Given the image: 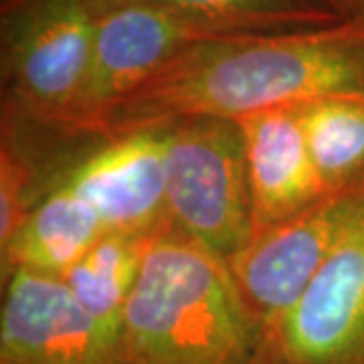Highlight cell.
I'll list each match as a JSON object with an SVG mask.
<instances>
[{"label": "cell", "mask_w": 364, "mask_h": 364, "mask_svg": "<svg viewBox=\"0 0 364 364\" xmlns=\"http://www.w3.org/2000/svg\"><path fill=\"white\" fill-rule=\"evenodd\" d=\"M328 97H364V16L322 28L203 41L117 105L100 138L191 117L245 119Z\"/></svg>", "instance_id": "1"}, {"label": "cell", "mask_w": 364, "mask_h": 364, "mask_svg": "<svg viewBox=\"0 0 364 364\" xmlns=\"http://www.w3.org/2000/svg\"><path fill=\"white\" fill-rule=\"evenodd\" d=\"M261 340L229 265L172 225L158 231L124 310V364H253Z\"/></svg>", "instance_id": "2"}, {"label": "cell", "mask_w": 364, "mask_h": 364, "mask_svg": "<svg viewBox=\"0 0 364 364\" xmlns=\"http://www.w3.org/2000/svg\"><path fill=\"white\" fill-rule=\"evenodd\" d=\"M90 0H0L2 119L59 132L87 75Z\"/></svg>", "instance_id": "3"}, {"label": "cell", "mask_w": 364, "mask_h": 364, "mask_svg": "<svg viewBox=\"0 0 364 364\" xmlns=\"http://www.w3.org/2000/svg\"><path fill=\"white\" fill-rule=\"evenodd\" d=\"M166 128L170 225L229 265L253 235L243 128L225 117H191Z\"/></svg>", "instance_id": "4"}, {"label": "cell", "mask_w": 364, "mask_h": 364, "mask_svg": "<svg viewBox=\"0 0 364 364\" xmlns=\"http://www.w3.org/2000/svg\"><path fill=\"white\" fill-rule=\"evenodd\" d=\"M237 37L148 6L97 13L87 75L59 134L100 140L109 114L132 91L203 41Z\"/></svg>", "instance_id": "5"}, {"label": "cell", "mask_w": 364, "mask_h": 364, "mask_svg": "<svg viewBox=\"0 0 364 364\" xmlns=\"http://www.w3.org/2000/svg\"><path fill=\"white\" fill-rule=\"evenodd\" d=\"M253 364H364V191L312 284L263 326Z\"/></svg>", "instance_id": "6"}, {"label": "cell", "mask_w": 364, "mask_h": 364, "mask_svg": "<svg viewBox=\"0 0 364 364\" xmlns=\"http://www.w3.org/2000/svg\"><path fill=\"white\" fill-rule=\"evenodd\" d=\"M364 186L324 196L310 208L251 235L229 263L235 284L263 326L301 298L350 219Z\"/></svg>", "instance_id": "7"}, {"label": "cell", "mask_w": 364, "mask_h": 364, "mask_svg": "<svg viewBox=\"0 0 364 364\" xmlns=\"http://www.w3.org/2000/svg\"><path fill=\"white\" fill-rule=\"evenodd\" d=\"M2 286L0 364H124L122 340L61 277L16 269Z\"/></svg>", "instance_id": "8"}, {"label": "cell", "mask_w": 364, "mask_h": 364, "mask_svg": "<svg viewBox=\"0 0 364 364\" xmlns=\"http://www.w3.org/2000/svg\"><path fill=\"white\" fill-rule=\"evenodd\" d=\"M166 152V126L100 138L57 184L90 203L105 233H158L170 225Z\"/></svg>", "instance_id": "9"}, {"label": "cell", "mask_w": 364, "mask_h": 364, "mask_svg": "<svg viewBox=\"0 0 364 364\" xmlns=\"http://www.w3.org/2000/svg\"><path fill=\"white\" fill-rule=\"evenodd\" d=\"M298 107H279L239 119L247 148L253 233L286 221L328 196Z\"/></svg>", "instance_id": "10"}, {"label": "cell", "mask_w": 364, "mask_h": 364, "mask_svg": "<svg viewBox=\"0 0 364 364\" xmlns=\"http://www.w3.org/2000/svg\"><path fill=\"white\" fill-rule=\"evenodd\" d=\"M104 235L90 203L67 184H57L0 249L2 284L16 269L63 277Z\"/></svg>", "instance_id": "11"}, {"label": "cell", "mask_w": 364, "mask_h": 364, "mask_svg": "<svg viewBox=\"0 0 364 364\" xmlns=\"http://www.w3.org/2000/svg\"><path fill=\"white\" fill-rule=\"evenodd\" d=\"M95 14L117 6H148L229 35L322 28L350 21L320 0H90Z\"/></svg>", "instance_id": "12"}, {"label": "cell", "mask_w": 364, "mask_h": 364, "mask_svg": "<svg viewBox=\"0 0 364 364\" xmlns=\"http://www.w3.org/2000/svg\"><path fill=\"white\" fill-rule=\"evenodd\" d=\"M154 235L105 233L61 277L79 306L119 340L124 310Z\"/></svg>", "instance_id": "13"}, {"label": "cell", "mask_w": 364, "mask_h": 364, "mask_svg": "<svg viewBox=\"0 0 364 364\" xmlns=\"http://www.w3.org/2000/svg\"><path fill=\"white\" fill-rule=\"evenodd\" d=\"M298 114L328 195L364 186V97H328Z\"/></svg>", "instance_id": "14"}, {"label": "cell", "mask_w": 364, "mask_h": 364, "mask_svg": "<svg viewBox=\"0 0 364 364\" xmlns=\"http://www.w3.org/2000/svg\"><path fill=\"white\" fill-rule=\"evenodd\" d=\"M334 13L342 14L344 18H360L364 16V0H320Z\"/></svg>", "instance_id": "15"}]
</instances>
